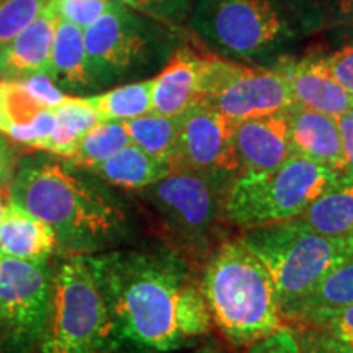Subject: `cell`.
Returning <instances> with one entry per match:
<instances>
[{"label":"cell","mask_w":353,"mask_h":353,"mask_svg":"<svg viewBox=\"0 0 353 353\" xmlns=\"http://www.w3.org/2000/svg\"><path fill=\"white\" fill-rule=\"evenodd\" d=\"M107 314L103 353H172L210 337L195 265L169 245L85 255Z\"/></svg>","instance_id":"obj_1"},{"label":"cell","mask_w":353,"mask_h":353,"mask_svg":"<svg viewBox=\"0 0 353 353\" xmlns=\"http://www.w3.org/2000/svg\"><path fill=\"white\" fill-rule=\"evenodd\" d=\"M100 182L65 159L39 151L17 162L8 193L10 201L51 226L57 249L90 255L117 244L128 228L121 203Z\"/></svg>","instance_id":"obj_2"},{"label":"cell","mask_w":353,"mask_h":353,"mask_svg":"<svg viewBox=\"0 0 353 353\" xmlns=\"http://www.w3.org/2000/svg\"><path fill=\"white\" fill-rule=\"evenodd\" d=\"M203 265V299L229 345L247 348L286 327L270 275L239 239L219 242Z\"/></svg>","instance_id":"obj_3"},{"label":"cell","mask_w":353,"mask_h":353,"mask_svg":"<svg viewBox=\"0 0 353 353\" xmlns=\"http://www.w3.org/2000/svg\"><path fill=\"white\" fill-rule=\"evenodd\" d=\"M172 26L112 0L103 15L83 28L88 68L99 88L144 76L167 63L180 48Z\"/></svg>","instance_id":"obj_4"},{"label":"cell","mask_w":353,"mask_h":353,"mask_svg":"<svg viewBox=\"0 0 353 353\" xmlns=\"http://www.w3.org/2000/svg\"><path fill=\"white\" fill-rule=\"evenodd\" d=\"M231 183L190 169H175L143 190L170 249L190 263H205L216 249L224 219V195Z\"/></svg>","instance_id":"obj_5"},{"label":"cell","mask_w":353,"mask_h":353,"mask_svg":"<svg viewBox=\"0 0 353 353\" xmlns=\"http://www.w3.org/2000/svg\"><path fill=\"white\" fill-rule=\"evenodd\" d=\"M342 175L291 154L275 170L237 175L224 195V219L244 229L294 219Z\"/></svg>","instance_id":"obj_6"},{"label":"cell","mask_w":353,"mask_h":353,"mask_svg":"<svg viewBox=\"0 0 353 353\" xmlns=\"http://www.w3.org/2000/svg\"><path fill=\"white\" fill-rule=\"evenodd\" d=\"M237 239L270 275L281 312L306 296L330 268L347 259L343 242L321 236L298 218L245 229Z\"/></svg>","instance_id":"obj_7"},{"label":"cell","mask_w":353,"mask_h":353,"mask_svg":"<svg viewBox=\"0 0 353 353\" xmlns=\"http://www.w3.org/2000/svg\"><path fill=\"white\" fill-rule=\"evenodd\" d=\"M188 25L221 56L245 61L272 54L298 33L270 0H193Z\"/></svg>","instance_id":"obj_8"},{"label":"cell","mask_w":353,"mask_h":353,"mask_svg":"<svg viewBox=\"0 0 353 353\" xmlns=\"http://www.w3.org/2000/svg\"><path fill=\"white\" fill-rule=\"evenodd\" d=\"M107 314L85 255H68L52 280L51 314L34 353H103Z\"/></svg>","instance_id":"obj_9"},{"label":"cell","mask_w":353,"mask_h":353,"mask_svg":"<svg viewBox=\"0 0 353 353\" xmlns=\"http://www.w3.org/2000/svg\"><path fill=\"white\" fill-rule=\"evenodd\" d=\"M52 280L50 260L0 255V352H37L50 322Z\"/></svg>","instance_id":"obj_10"},{"label":"cell","mask_w":353,"mask_h":353,"mask_svg":"<svg viewBox=\"0 0 353 353\" xmlns=\"http://www.w3.org/2000/svg\"><path fill=\"white\" fill-rule=\"evenodd\" d=\"M200 103L241 121L285 112L294 100L281 70L244 68L210 54Z\"/></svg>","instance_id":"obj_11"},{"label":"cell","mask_w":353,"mask_h":353,"mask_svg":"<svg viewBox=\"0 0 353 353\" xmlns=\"http://www.w3.org/2000/svg\"><path fill=\"white\" fill-rule=\"evenodd\" d=\"M180 118L174 170L190 169L228 183L241 175L232 143L234 121L203 103L193 105Z\"/></svg>","instance_id":"obj_12"},{"label":"cell","mask_w":353,"mask_h":353,"mask_svg":"<svg viewBox=\"0 0 353 353\" xmlns=\"http://www.w3.org/2000/svg\"><path fill=\"white\" fill-rule=\"evenodd\" d=\"M232 143L241 174L275 170L293 154L285 112L234 121Z\"/></svg>","instance_id":"obj_13"},{"label":"cell","mask_w":353,"mask_h":353,"mask_svg":"<svg viewBox=\"0 0 353 353\" xmlns=\"http://www.w3.org/2000/svg\"><path fill=\"white\" fill-rule=\"evenodd\" d=\"M210 54H200L190 46H180L165 68L152 79V112L180 117L198 105Z\"/></svg>","instance_id":"obj_14"},{"label":"cell","mask_w":353,"mask_h":353,"mask_svg":"<svg viewBox=\"0 0 353 353\" xmlns=\"http://www.w3.org/2000/svg\"><path fill=\"white\" fill-rule=\"evenodd\" d=\"M290 126L293 154L329 167L339 174L350 175L347 169L337 118L330 114L291 105L285 110Z\"/></svg>","instance_id":"obj_15"},{"label":"cell","mask_w":353,"mask_h":353,"mask_svg":"<svg viewBox=\"0 0 353 353\" xmlns=\"http://www.w3.org/2000/svg\"><path fill=\"white\" fill-rule=\"evenodd\" d=\"M57 21V8L44 6L37 19L0 51V82H19L33 74H48Z\"/></svg>","instance_id":"obj_16"},{"label":"cell","mask_w":353,"mask_h":353,"mask_svg":"<svg viewBox=\"0 0 353 353\" xmlns=\"http://www.w3.org/2000/svg\"><path fill=\"white\" fill-rule=\"evenodd\" d=\"M276 69L286 77L294 105L335 118L353 108V95L330 76L321 57L288 59Z\"/></svg>","instance_id":"obj_17"},{"label":"cell","mask_w":353,"mask_h":353,"mask_svg":"<svg viewBox=\"0 0 353 353\" xmlns=\"http://www.w3.org/2000/svg\"><path fill=\"white\" fill-rule=\"evenodd\" d=\"M57 250L56 234L37 216L8 201L0 221V255L48 262Z\"/></svg>","instance_id":"obj_18"},{"label":"cell","mask_w":353,"mask_h":353,"mask_svg":"<svg viewBox=\"0 0 353 353\" xmlns=\"http://www.w3.org/2000/svg\"><path fill=\"white\" fill-rule=\"evenodd\" d=\"M48 76L61 90L69 94H90L100 90L88 68L83 30L70 21L59 19L51 48Z\"/></svg>","instance_id":"obj_19"},{"label":"cell","mask_w":353,"mask_h":353,"mask_svg":"<svg viewBox=\"0 0 353 353\" xmlns=\"http://www.w3.org/2000/svg\"><path fill=\"white\" fill-rule=\"evenodd\" d=\"M298 219L321 236L345 241L353 231V176H339Z\"/></svg>","instance_id":"obj_20"},{"label":"cell","mask_w":353,"mask_h":353,"mask_svg":"<svg viewBox=\"0 0 353 353\" xmlns=\"http://www.w3.org/2000/svg\"><path fill=\"white\" fill-rule=\"evenodd\" d=\"M174 170L170 164L149 156L138 145L128 144L108 161L101 162L92 170H85L99 176L103 183L113 185L130 192H143L167 174Z\"/></svg>","instance_id":"obj_21"},{"label":"cell","mask_w":353,"mask_h":353,"mask_svg":"<svg viewBox=\"0 0 353 353\" xmlns=\"http://www.w3.org/2000/svg\"><path fill=\"white\" fill-rule=\"evenodd\" d=\"M56 128L52 134L39 148V151L69 159L77 149L83 136L100 123L99 114L85 97L68 95L59 107L54 108Z\"/></svg>","instance_id":"obj_22"},{"label":"cell","mask_w":353,"mask_h":353,"mask_svg":"<svg viewBox=\"0 0 353 353\" xmlns=\"http://www.w3.org/2000/svg\"><path fill=\"white\" fill-rule=\"evenodd\" d=\"M180 117L148 113L125 121L131 144L138 145L149 156L164 161L174 169V159L180 134Z\"/></svg>","instance_id":"obj_23"},{"label":"cell","mask_w":353,"mask_h":353,"mask_svg":"<svg viewBox=\"0 0 353 353\" xmlns=\"http://www.w3.org/2000/svg\"><path fill=\"white\" fill-rule=\"evenodd\" d=\"M100 121H128L152 112V79L128 82L85 97Z\"/></svg>","instance_id":"obj_24"},{"label":"cell","mask_w":353,"mask_h":353,"mask_svg":"<svg viewBox=\"0 0 353 353\" xmlns=\"http://www.w3.org/2000/svg\"><path fill=\"white\" fill-rule=\"evenodd\" d=\"M353 304V259H345L325 273L303 299L283 311V319L312 311V309H332Z\"/></svg>","instance_id":"obj_25"},{"label":"cell","mask_w":353,"mask_h":353,"mask_svg":"<svg viewBox=\"0 0 353 353\" xmlns=\"http://www.w3.org/2000/svg\"><path fill=\"white\" fill-rule=\"evenodd\" d=\"M131 144L125 121H100L83 136L72 156L65 161L82 170H92Z\"/></svg>","instance_id":"obj_26"},{"label":"cell","mask_w":353,"mask_h":353,"mask_svg":"<svg viewBox=\"0 0 353 353\" xmlns=\"http://www.w3.org/2000/svg\"><path fill=\"white\" fill-rule=\"evenodd\" d=\"M290 329H312L353 347V304L332 309H312L286 319Z\"/></svg>","instance_id":"obj_27"},{"label":"cell","mask_w":353,"mask_h":353,"mask_svg":"<svg viewBox=\"0 0 353 353\" xmlns=\"http://www.w3.org/2000/svg\"><path fill=\"white\" fill-rule=\"evenodd\" d=\"M51 0H0V51L39 15Z\"/></svg>","instance_id":"obj_28"},{"label":"cell","mask_w":353,"mask_h":353,"mask_svg":"<svg viewBox=\"0 0 353 353\" xmlns=\"http://www.w3.org/2000/svg\"><path fill=\"white\" fill-rule=\"evenodd\" d=\"M56 128V113L51 108H43L30 121L21 125H8L2 132L13 143L39 151L41 144L52 134Z\"/></svg>","instance_id":"obj_29"},{"label":"cell","mask_w":353,"mask_h":353,"mask_svg":"<svg viewBox=\"0 0 353 353\" xmlns=\"http://www.w3.org/2000/svg\"><path fill=\"white\" fill-rule=\"evenodd\" d=\"M286 20L304 33L314 32L322 25L324 10L321 0H270Z\"/></svg>","instance_id":"obj_30"},{"label":"cell","mask_w":353,"mask_h":353,"mask_svg":"<svg viewBox=\"0 0 353 353\" xmlns=\"http://www.w3.org/2000/svg\"><path fill=\"white\" fill-rule=\"evenodd\" d=\"M193 0H138V10L172 26H182Z\"/></svg>","instance_id":"obj_31"},{"label":"cell","mask_w":353,"mask_h":353,"mask_svg":"<svg viewBox=\"0 0 353 353\" xmlns=\"http://www.w3.org/2000/svg\"><path fill=\"white\" fill-rule=\"evenodd\" d=\"M19 83L43 108L54 110L68 99V94L64 90H61L46 72L33 74V76L26 77L23 81H19Z\"/></svg>","instance_id":"obj_32"},{"label":"cell","mask_w":353,"mask_h":353,"mask_svg":"<svg viewBox=\"0 0 353 353\" xmlns=\"http://www.w3.org/2000/svg\"><path fill=\"white\" fill-rule=\"evenodd\" d=\"M322 64L341 85L353 95V41L329 56H321Z\"/></svg>","instance_id":"obj_33"},{"label":"cell","mask_w":353,"mask_h":353,"mask_svg":"<svg viewBox=\"0 0 353 353\" xmlns=\"http://www.w3.org/2000/svg\"><path fill=\"white\" fill-rule=\"evenodd\" d=\"M304 353H353V347L312 329H291Z\"/></svg>","instance_id":"obj_34"},{"label":"cell","mask_w":353,"mask_h":353,"mask_svg":"<svg viewBox=\"0 0 353 353\" xmlns=\"http://www.w3.org/2000/svg\"><path fill=\"white\" fill-rule=\"evenodd\" d=\"M245 353H304L299 347L296 335L290 327H283L273 332L262 341L245 348Z\"/></svg>","instance_id":"obj_35"},{"label":"cell","mask_w":353,"mask_h":353,"mask_svg":"<svg viewBox=\"0 0 353 353\" xmlns=\"http://www.w3.org/2000/svg\"><path fill=\"white\" fill-rule=\"evenodd\" d=\"M17 162L19 161H17L12 144L0 134V192L10 187Z\"/></svg>","instance_id":"obj_36"},{"label":"cell","mask_w":353,"mask_h":353,"mask_svg":"<svg viewBox=\"0 0 353 353\" xmlns=\"http://www.w3.org/2000/svg\"><path fill=\"white\" fill-rule=\"evenodd\" d=\"M339 130L343 145V156H345L347 169L353 176V108L337 117Z\"/></svg>","instance_id":"obj_37"},{"label":"cell","mask_w":353,"mask_h":353,"mask_svg":"<svg viewBox=\"0 0 353 353\" xmlns=\"http://www.w3.org/2000/svg\"><path fill=\"white\" fill-rule=\"evenodd\" d=\"M190 353H228L226 345L223 342H219L218 339H205V341L198 343Z\"/></svg>","instance_id":"obj_38"},{"label":"cell","mask_w":353,"mask_h":353,"mask_svg":"<svg viewBox=\"0 0 353 353\" xmlns=\"http://www.w3.org/2000/svg\"><path fill=\"white\" fill-rule=\"evenodd\" d=\"M335 10L342 23L353 25V0H335Z\"/></svg>","instance_id":"obj_39"},{"label":"cell","mask_w":353,"mask_h":353,"mask_svg":"<svg viewBox=\"0 0 353 353\" xmlns=\"http://www.w3.org/2000/svg\"><path fill=\"white\" fill-rule=\"evenodd\" d=\"M343 250H345L347 259H353V231L348 234L347 239L343 241Z\"/></svg>","instance_id":"obj_40"},{"label":"cell","mask_w":353,"mask_h":353,"mask_svg":"<svg viewBox=\"0 0 353 353\" xmlns=\"http://www.w3.org/2000/svg\"><path fill=\"white\" fill-rule=\"evenodd\" d=\"M3 128H6V117H3L2 105H0V131H3Z\"/></svg>","instance_id":"obj_41"},{"label":"cell","mask_w":353,"mask_h":353,"mask_svg":"<svg viewBox=\"0 0 353 353\" xmlns=\"http://www.w3.org/2000/svg\"><path fill=\"white\" fill-rule=\"evenodd\" d=\"M120 2L126 3V6H130V7L136 8V10H138V0H120Z\"/></svg>","instance_id":"obj_42"},{"label":"cell","mask_w":353,"mask_h":353,"mask_svg":"<svg viewBox=\"0 0 353 353\" xmlns=\"http://www.w3.org/2000/svg\"><path fill=\"white\" fill-rule=\"evenodd\" d=\"M3 211H6V203H3V196L0 193V221L3 218Z\"/></svg>","instance_id":"obj_43"},{"label":"cell","mask_w":353,"mask_h":353,"mask_svg":"<svg viewBox=\"0 0 353 353\" xmlns=\"http://www.w3.org/2000/svg\"><path fill=\"white\" fill-rule=\"evenodd\" d=\"M0 353H2V352H0Z\"/></svg>","instance_id":"obj_44"}]
</instances>
